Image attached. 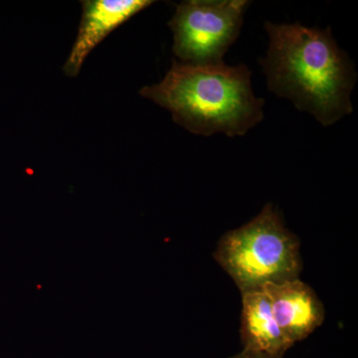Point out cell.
Returning <instances> with one entry per match:
<instances>
[{"mask_svg": "<svg viewBox=\"0 0 358 358\" xmlns=\"http://www.w3.org/2000/svg\"><path fill=\"white\" fill-rule=\"evenodd\" d=\"M265 29L270 41L260 64L272 93L310 113L322 126L352 114L357 73L329 28L266 22Z\"/></svg>", "mask_w": 358, "mask_h": 358, "instance_id": "6da1fadb", "label": "cell"}, {"mask_svg": "<svg viewBox=\"0 0 358 358\" xmlns=\"http://www.w3.org/2000/svg\"><path fill=\"white\" fill-rule=\"evenodd\" d=\"M246 65H195L173 61L160 83L140 94L169 110L174 122L190 133L242 136L264 117V100L252 89Z\"/></svg>", "mask_w": 358, "mask_h": 358, "instance_id": "7a4b0ae2", "label": "cell"}, {"mask_svg": "<svg viewBox=\"0 0 358 358\" xmlns=\"http://www.w3.org/2000/svg\"><path fill=\"white\" fill-rule=\"evenodd\" d=\"M241 294L299 279L300 242L272 204L248 223L226 233L214 254Z\"/></svg>", "mask_w": 358, "mask_h": 358, "instance_id": "3957f363", "label": "cell"}, {"mask_svg": "<svg viewBox=\"0 0 358 358\" xmlns=\"http://www.w3.org/2000/svg\"><path fill=\"white\" fill-rule=\"evenodd\" d=\"M249 6L247 0L181 2L169 23L176 57L188 64L223 62L226 52L239 36Z\"/></svg>", "mask_w": 358, "mask_h": 358, "instance_id": "277c9868", "label": "cell"}, {"mask_svg": "<svg viewBox=\"0 0 358 358\" xmlns=\"http://www.w3.org/2000/svg\"><path fill=\"white\" fill-rule=\"evenodd\" d=\"M152 0H86L76 41L64 66L67 76L76 77L92 50L115 28L124 24Z\"/></svg>", "mask_w": 358, "mask_h": 358, "instance_id": "5b68a950", "label": "cell"}, {"mask_svg": "<svg viewBox=\"0 0 358 358\" xmlns=\"http://www.w3.org/2000/svg\"><path fill=\"white\" fill-rule=\"evenodd\" d=\"M263 289L268 296L280 329L292 345L307 338L324 322L322 301L300 279L268 285Z\"/></svg>", "mask_w": 358, "mask_h": 358, "instance_id": "8992f818", "label": "cell"}, {"mask_svg": "<svg viewBox=\"0 0 358 358\" xmlns=\"http://www.w3.org/2000/svg\"><path fill=\"white\" fill-rule=\"evenodd\" d=\"M241 339L244 350L284 355L293 346L282 334L264 289L242 294Z\"/></svg>", "mask_w": 358, "mask_h": 358, "instance_id": "52a82bcc", "label": "cell"}, {"mask_svg": "<svg viewBox=\"0 0 358 358\" xmlns=\"http://www.w3.org/2000/svg\"><path fill=\"white\" fill-rule=\"evenodd\" d=\"M229 358H284V355H267V353L243 350L241 352Z\"/></svg>", "mask_w": 358, "mask_h": 358, "instance_id": "ba28073f", "label": "cell"}]
</instances>
